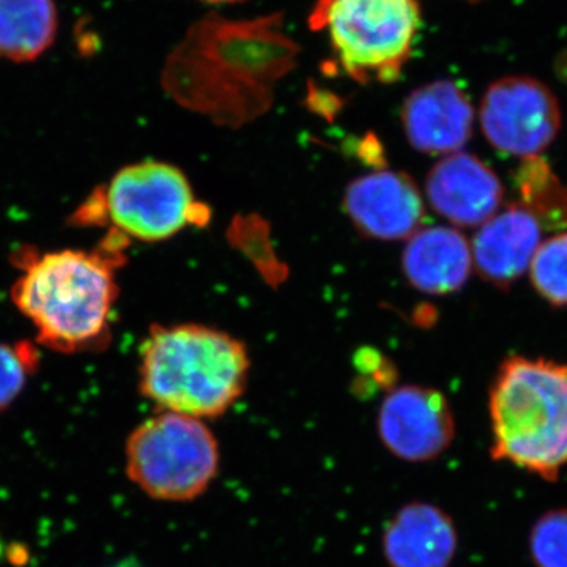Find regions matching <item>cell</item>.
I'll return each instance as SVG.
<instances>
[{
  "label": "cell",
  "instance_id": "d6986e66",
  "mask_svg": "<svg viewBox=\"0 0 567 567\" xmlns=\"http://www.w3.org/2000/svg\"><path fill=\"white\" fill-rule=\"evenodd\" d=\"M529 557L536 567H567V509L548 511L529 532Z\"/></svg>",
  "mask_w": 567,
  "mask_h": 567
},
{
  "label": "cell",
  "instance_id": "4fadbf2b",
  "mask_svg": "<svg viewBox=\"0 0 567 567\" xmlns=\"http://www.w3.org/2000/svg\"><path fill=\"white\" fill-rule=\"evenodd\" d=\"M543 224L525 205H509L480 227L472 244L473 265L496 287L513 286L525 275L543 244Z\"/></svg>",
  "mask_w": 567,
  "mask_h": 567
},
{
  "label": "cell",
  "instance_id": "5bb4252c",
  "mask_svg": "<svg viewBox=\"0 0 567 567\" xmlns=\"http://www.w3.org/2000/svg\"><path fill=\"white\" fill-rule=\"evenodd\" d=\"M457 547L453 517L432 503L402 506L382 536L383 557L390 567H450Z\"/></svg>",
  "mask_w": 567,
  "mask_h": 567
},
{
  "label": "cell",
  "instance_id": "44dd1931",
  "mask_svg": "<svg viewBox=\"0 0 567 567\" xmlns=\"http://www.w3.org/2000/svg\"><path fill=\"white\" fill-rule=\"evenodd\" d=\"M205 2H212V3H234V2H241V0H205Z\"/></svg>",
  "mask_w": 567,
  "mask_h": 567
},
{
  "label": "cell",
  "instance_id": "6da1fadb",
  "mask_svg": "<svg viewBox=\"0 0 567 567\" xmlns=\"http://www.w3.org/2000/svg\"><path fill=\"white\" fill-rule=\"evenodd\" d=\"M298 54L281 13L241 21L208 14L167 55L163 87L218 125L244 126L270 110Z\"/></svg>",
  "mask_w": 567,
  "mask_h": 567
},
{
  "label": "cell",
  "instance_id": "ac0fdd59",
  "mask_svg": "<svg viewBox=\"0 0 567 567\" xmlns=\"http://www.w3.org/2000/svg\"><path fill=\"white\" fill-rule=\"evenodd\" d=\"M536 292L551 306H567V233L543 241L529 265Z\"/></svg>",
  "mask_w": 567,
  "mask_h": 567
},
{
  "label": "cell",
  "instance_id": "9a60e30c",
  "mask_svg": "<svg viewBox=\"0 0 567 567\" xmlns=\"http://www.w3.org/2000/svg\"><path fill=\"white\" fill-rule=\"evenodd\" d=\"M402 264L406 279L421 292H457L472 274V245L453 227H425L409 238Z\"/></svg>",
  "mask_w": 567,
  "mask_h": 567
},
{
  "label": "cell",
  "instance_id": "52a82bcc",
  "mask_svg": "<svg viewBox=\"0 0 567 567\" xmlns=\"http://www.w3.org/2000/svg\"><path fill=\"white\" fill-rule=\"evenodd\" d=\"M219 443L205 421L162 412L137 425L126 442V473L159 502H192L219 472Z\"/></svg>",
  "mask_w": 567,
  "mask_h": 567
},
{
  "label": "cell",
  "instance_id": "30bf717a",
  "mask_svg": "<svg viewBox=\"0 0 567 567\" xmlns=\"http://www.w3.org/2000/svg\"><path fill=\"white\" fill-rule=\"evenodd\" d=\"M344 210L364 237L404 240L421 229L424 203L409 175L377 171L350 183Z\"/></svg>",
  "mask_w": 567,
  "mask_h": 567
},
{
  "label": "cell",
  "instance_id": "277c9868",
  "mask_svg": "<svg viewBox=\"0 0 567 567\" xmlns=\"http://www.w3.org/2000/svg\"><path fill=\"white\" fill-rule=\"evenodd\" d=\"M491 456L555 483L567 465V363L516 354L488 394Z\"/></svg>",
  "mask_w": 567,
  "mask_h": 567
},
{
  "label": "cell",
  "instance_id": "2e32d148",
  "mask_svg": "<svg viewBox=\"0 0 567 567\" xmlns=\"http://www.w3.org/2000/svg\"><path fill=\"white\" fill-rule=\"evenodd\" d=\"M59 25L55 0H0V61H39L54 47Z\"/></svg>",
  "mask_w": 567,
  "mask_h": 567
},
{
  "label": "cell",
  "instance_id": "8992f818",
  "mask_svg": "<svg viewBox=\"0 0 567 567\" xmlns=\"http://www.w3.org/2000/svg\"><path fill=\"white\" fill-rule=\"evenodd\" d=\"M420 20V0H317L309 25L328 33L352 80L388 84L412 55Z\"/></svg>",
  "mask_w": 567,
  "mask_h": 567
},
{
  "label": "cell",
  "instance_id": "7a4b0ae2",
  "mask_svg": "<svg viewBox=\"0 0 567 567\" xmlns=\"http://www.w3.org/2000/svg\"><path fill=\"white\" fill-rule=\"evenodd\" d=\"M128 241L107 230L91 251L22 248L14 254L21 275L11 287V298L35 327L39 344L55 352L80 353L110 342L117 271L126 262Z\"/></svg>",
  "mask_w": 567,
  "mask_h": 567
},
{
  "label": "cell",
  "instance_id": "8fae6325",
  "mask_svg": "<svg viewBox=\"0 0 567 567\" xmlns=\"http://www.w3.org/2000/svg\"><path fill=\"white\" fill-rule=\"evenodd\" d=\"M503 183L483 159L457 152L429 173L425 194L432 208L457 227H477L498 213Z\"/></svg>",
  "mask_w": 567,
  "mask_h": 567
},
{
  "label": "cell",
  "instance_id": "3957f363",
  "mask_svg": "<svg viewBox=\"0 0 567 567\" xmlns=\"http://www.w3.org/2000/svg\"><path fill=\"white\" fill-rule=\"evenodd\" d=\"M244 342L203 324L153 327L141 347L140 388L163 412L215 420L248 383Z\"/></svg>",
  "mask_w": 567,
  "mask_h": 567
},
{
  "label": "cell",
  "instance_id": "ffe728a7",
  "mask_svg": "<svg viewBox=\"0 0 567 567\" xmlns=\"http://www.w3.org/2000/svg\"><path fill=\"white\" fill-rule=\"evenodd\" d=\"M39 363V350L32 342H0V409H6L20 395Z\"/></svg>",
  "mask_w": 567,
  "mask_h": 567
},
{
  "label": "cell",
  "instance_id": "5b68a950",
  "mask_svg": "<svg viewBox=\"0 0 567 567\" xmlns=\"http://www.w3.org/2000/svg\"><path fill=\"white\" fill-rule=\"evenodd\" d=\"M210 210L194 197L188 178L167 163L123 167L73 215L81 227H107L126 240L162 241L188 226H205Z\"/></svg>",
  "mask_w": 567,
  "mask_h": 567
},
{
  "label": "cell",
  "instance_id": "7c38bea8",
  "mask_svg": "<svg viewBox=\"0 0 567 567\" xmlns=\"http://www.w3.org/2000/svg\"><path fill=\"white\" fill-rule=\"evenodd\" d=\"M473 114L464 89L453 81H435L405 100L402 122L417 152L447 156L461 152L472 137Z\"/></svg>",
  "mask_w": 567,
  "mask_h": 567
},
{
  "label": "cell",
  "instance_id": "e0dca14e",
  "mask_svg": "<svg viewBox=\"0 0 567 567\" xmlns=\"http://www.w3.org/2000/svg\"><path fill=\"white\" fill-rule=\"evenodd\" d=\"M517 185L524 199L522 205L535 213L540 224L567 227V186L540 156L524 159L517 171Z\"/></svg>",
  "mask_w": 567,
  "mask_h": 567
},
{
  "label": "cell",
  "instance_id": "ba28073f",
  "mask_svg": "<svg viewBox=\"0 0 567 567\" xmlns=\"http://www.w3.org/2000/svg\"><path fill=\"white\" fill-rule=\"evenodd\" d=\"M480 117L488 144L522 159L539 156L561 128L557 96L546 84L527 76L494 82L481 103Z\"/></svg>",
  "mask_w": 567,
  "mask_h": 567
},
{
  "label": "cell",
  "instance_id": "9c48e42d",
  "mask_svg": "<svg viewBox=\"0 0 567 567\" xmlns=\"http://www.w3.org/2000/svg\"><path fill=\"white\" fill-rule=\"evenodd\" d=\"M377 431L401 461H435L453 445L456 417L442 391L421 385L393 388L380 405Z\"/></svg>",
  "mask_w": 567,
  "mask_h": 567
}]
</instances>
